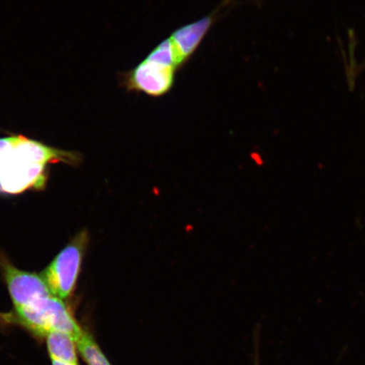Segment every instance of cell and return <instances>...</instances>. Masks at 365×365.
<instances>
[{"label":"cell","mask_w":365,"mask_h":365,"mask_svg":"<svg viewBox=\"0 0 365 365\" xmlns=\"http://www.w3.org/2000/svg\"><path fill=\"white\" fill-rule=\"evenodd\" d=\"M76 344L82 358L88 365H111L88 332L82 331Z\"/></svg>","instance_id":"obj_7"},{"label":"cell","mask_w":365,"mask_h":365,"mask_svg":"<svg viewBox=\"0 0 365 365\" xmlns=\"http://www.w3.org/2000/svg\"><path fill=\"white\" fill-rule=\"evenodd\" d=\"M52 360L71 364L77 363L76 345L73 337L66 332L51 331L45 336Z\"/></svg>","instance_id":"obj_6"},{"label":"cell","mask_w":365,"mask_h":365,"mask_svg":"<svg viewBox=\"0 0 365 365\" xmlns=\"http://www.w3.org/2000/svg\"><path fill=\"white\" fill-rule=\"evenodd\" d=\"M88 240V231L80 232L41 274L57 298L65 300L74 293Z\"/></svg>","instance_id":"obj_3"},{"label":"cell","mask_w":365,"mask_h":365,"mask_svg":"<svg viewBox=\"0 0 365 365\" xmlns=\"http://www.w3.org/2000/svg\"><path fill=\"white\" fill-rule=\"evenodd\" d=\"M176 72L175 67L145 58L130 71L122 73L120 85L127 91H135L153 98L163 97L175 86Z\"/></svg>","instance_id":"obj_4"},{"label":"cell","mask_w":365,"mask_h":365,"mask_svg":"<svg viewBox=\"0 0 365 365\" xmlns=\"http://www.w3.org/2000/svg\"><path fill=\"white\" fill-rule=\"evenodd\" d=\"M145 58L155 62L162 63V65L175 67L176 70H180L178 67L176 53L175 47L170 38L163 41L156 48H154Z\"/></svg>","instance_id":"obj_8"},{"label":"cell","mask_w":365,"mask_h":365,"mask_svg":"<svg viewBox=\"0 0 365 365\" xmlns=\"http://www.w3.org/2000/svg\"><path fill=\"white\" fill-rule=\"evenodd\" d=\"M53 365H78V364H71L62 361H57V360H52Z\"/></svg>","instance_id":"obj_9"},{"label":"cell","mask_w":365,"mask_h":365,"mask_svg":"<svg viewBox=\"0 0 365 365\" xmlns=\"http://www.w3.org/2000/svg\"><path fill=\"white\" fill-rule=\"evenodd\" d=\"M235 0H223L220 6L207 16L173 31L170 38L175 47L179 68L190 61L213 25L220 19L223 14L235 6Z\"/></svg>","instance_id":"obj_5"},{"label":"cell","mask_w":365,"mask_h":365,"mask_svg":"<svg viewBox=\"0 0 365 365\" xmlns=\"http://www.w3.org/2000/svg\"><path fill=\"white\" fill-rule=\"evenodd\" d=\"M14 317L22 327L38 336L45 337L51 331H62L71 336L76 341L83 331L63 300L52 293L15 308Z\"/></svg>","instance_id":"obj_2"},{"label":"cell","mask_w":365,"mask_h":365,"mask_svg":"<svg viewBox=\"0 0 365 365\" xmlns=\"http://www.w3.org/2000/svg\"><path fill=\"white\" fill-rule=\"evenodd\" d=\"M81 155L51 147L21 134L0 137V194L41 190L48 181L50 164L77 166Z\"/></svg>","instance_id":"obj_1"}]
</instances>
